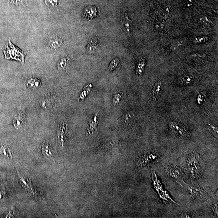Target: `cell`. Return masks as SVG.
Returning a JSON list of instances; mask_svg holds the SVG:
<instances>
[{
  "instance_id": "obj_1",
  "label": "cell",
  "mask_w": 218,
  "mask_h": 218,
  "mask_svg": "<svg viewBox=\"0 0 218 218\" xmlns=\"http://www.w3.org/2000/svg\"><path fill=\"white\" fill-rule=\"evenodd\" d=\"M201 159L197 154L192 153L189 154L186 161L187 170L191 177L197 179L201 174Z\"/></svg>"
},
{
  "instance_id": "obj_2",
  "label": "cell",
  "mask_w": 218,
  "mask_h": 218,
  "mask_svg": "<svg viewBox=\"0 0 218 218\" xmlns=\"http://www.w3.org/2000/svg\"><path fill=\"white\" fill-rule=\"evenodd\" d=\"M166 171L168 175L175 182L182 187L186 185V184L183 182L184 175L180 168L176 166H169L167 168Z\"/></svg>"
},
{
  "instance_id": "obj_3",
  "label": "cell",
  "mask_w": 218,
  "mask_h": 218,
  "mask_svg": "<svg viewBox=\"0 0 218 218\" xmlns=\"http://www.w3.org/2000/svg\"><path fill=\"white\" fill-rule=\"evenodd\" d=\"M169 127L172 131L177 136L180 137H187L189 136V132L186 128L178 122H171Z\"/></svg>"
},
{
  "instance_id": "obj_4",
  "label": "cell",
  "mask_w": 218,
  "mask_h": 218,
  "mask_svg": "<svg viewBox=\"0 0 218 218\" xmlns=\"http://www.w3.org/2000/svg\"><path fill=\"white\" fill-rule=\"evenodd\" d=\"M5 54H9L8 57L14 59H18L21 62H23L24 54L21 52H20L17 49L10 44V46H7V49L4 50Z\"/></svg>"
},
{
  "instance_id": "obj_5",
  "label": "cell",
  "mask_w": 218,
  "mask_h": 218,
  "mask_svg": "<svg viewBox=\"0 0 218 218\" xmlns=\"http://www.w3.org/2000/svg\"><path fill=\"white\" fill-rule=\"evenodd\" d=\"M163 90V86L162 82L160 81L157 82L154 84L152 93L153 100L155 102H158L162 94Z\"/></svg>"
},
{
  "instance_id": "obj_6",
  "label": "cell",
  "mask_w": 218,
  "mask_h": 218,
  "mask_svg": "<svg viewBox=\"0 0 218 218\" xmlns=\"http://www.w3.org/2000/svg\"><path fill=\"white\" fill-rule=\"evenodd\" d=\"M42 152L44 156L46 159L53 160L54 158V152L50 145L48 143H45L43 144Z\"/></svg>"
},
{
  "instance_id": "obj_7",
  "label": "cell",
  "mask_w": 218,
  "mask_h": 218,
  "mask_svg": "<svg viewBox=\"0 0 218 218\" xmlns=\"http://www.w3.org/2000/svg\"><path fill=\"white\" fill-rule=\"evenodd\" d=\"M49 43L52 48L53 49H57L62 45L63 40L59 37L53 36L50 39Z\"/></svg>"
},
{
  "instance_id": "obj_8",
  "label": "cell",
  "mask_w": 218,
  "mask_h": 218,
  "mask_svg": "<svg viewBox=\"0 0 218 218\" xmlns=\"http://www.w3.org/2000/svg\"><path fill=\"white\" fill-rule=\"evenodd\" d=\"M24 116L21 114H19L15 116L14 120V127L17 129H19L22 128L24 125Z\"/></svg>"
},
{
  "instance_id": "obj_9",
  "label": "cell",
  "mask_w": 218,
  "mask_h": 218,
  "mask_svg": "<svg viewBox=\"0 0 218 218\" xmlns=\"http://www.w3.org/2000/svg\"><path fill=\"white\" fill-rule=\"evenodd\" d=\"M122 27L124 28L125 30L127 33H129L131 30L132 29V26H133V22L131 20L128 18L127 16H126L122 22Z\"/></svg>"
},
{
  "instance_id": "obj_10",
  "label": "cell",
  "mask_w": 218,
  "mask_h": 218,
  "mask_svg": "<svg viewBox=\"0 0 218 218\" xmlns=\"http://www.w3.org/2000/svg\"><path fill=\"white\" fill-rule=\"evenodd\" d=\"M92 88V85L91 84H88L84 87L80 95L79 98L80 102H81L84 100L87 95L90 92Z\"/></svg>"
},
{
  "instance_id": "obj_11",
  "label": "cell",
  "mask_w": 218,
  "mask_h": 218,
  "mask_svg": "<svg viewBox=\"0 0 218 218\" xmlns=\"http://www.w3.org/2000/svg\"><path fill=\"white\" fill-rule=\"evenodd\" d=\"M27 86L31 89L37 88L40 85V81L35 78H32L27 81Z\"/></svg>"
},
{
  "instance_id": "obj_12",
  "label": "cell",
  "mask_w": 218,
  "mask_h": 218,
  "mask_svg": "<svg viewBox=\"0 0 218 218\" xmlns=\"http://www.w3.org/2000/svg\"><path fill=\"white\" fill-rule=\"evenodd\" d=\"M158 155L155 153H151L144 156V162L143 163L145 164H149L158 158Z\"/></svg>"
},
{
  "instance_id": "obj_13",
  "label": "cell",
  "mask_w": 218,
  "mask_h": 218,
  "mask_svg": "<svg viewBox=\"0 0 218 218\" xmlns=\"http://www.w3.org/2000/svg\"><path fill=\"white\" fill-rule=\"evenodd\" d=\"M97 125V114H96L94 116V118L90 122V125L89 129H88V132L89 134H92L93 133L94 131L96 129V126Z\"/></svg>"
},
{
  "instance_id": "obj_14",
  "label": "cell",
  "mask_w": 218,
  "mask_h": 218,
  "mask_svg": "<svg viewBox=\"0 0 218 218\" xmlns=\"http://www.w3.org/2000/svg\"><path fill=\"white\" fill-rule=\"evenodd\" d=\"M96 9L95 8H90L86 9L85 15L87 17L90 18L94 17L96 16Z\"/></svg>"
},
{
  "instance_id": "obj_15",
  "label": "cell",
  "mask_w": 218,
  "mask_h": 218,
  "mask_svg": "<svg viewBox=\"0 0 218 218\" xmlns=\"http://www.w3.org/2000/svg\"><path fill=\"white\" fill-rule=\"evenodd\" d=\"M0 153L2 156L8 158H12V154L10 150L6 146H3L0 150Z\"/></svg>"
},
{
  "instance_id": "obj_16",
  "label": "cell",
  "mask_w": 218,
  "mask_h": 218,
  "mask_svg": "<svg viewBox=\"0 0 218 218\" xmlns=\"http://www.w3.org/2000/svg\"><path fill=\"white\" fill-rule=\"evenodd\" d=\"M122 98V93L119 92L116 93L114 95V98H113V103H114V105H115L119 103Z\"/></svg>"
},
{
  "instance_id": "obj_17",
  "label": "cell",
  "mask_w": 218,
  "mask_h": 218,
  "mask_svg": "<svg viewBox=\"0 0 218 218\" xmlns=\"http://www.w3.org/2000/svg\"><path fill=\"white\" fill-rule=\"evenodd\" d=\"M46 5L50 7L55 8L58 4V0H45Z\"/></svg>"
},
{
  "instance_id": "obj_18",
  "label": "cell",
  "mask_w": 218,
  "mask_h": 218,
  "mask_svg": "<svg viewBox=\"0 0 218 218\" xmlns=\"http://www.w3.org/2000/svg\"><path fill=\"white\" fill-rule=\"evenodd\" d=\"M118 63L119 61L118 59H114V60H113L109 65V70H114L117 66Z\"/></svg>"
},
{
  "instance_id": "obj_19",
  "label": "cell",
  "mask_w": 218,
  "mask_h": 218,
  "mask_svg": "<svg viewBox=\"0 0 218 218\" xmlns=\"http://www.w3.org/2000/svg\"><path fill=\"white\" fill-rule=\"evenodd\" d=\"M183 44H184V42L183 40H176L172 43V47L174 49L177 48L179 46H182V45H183Z\"/></svg>"
},
{
  "instance_id": "obj_20",
  "label": "cell",
  "mask_w": 218,
  "mask_h": 218,
  "mask_svg": "<svg viewBox=\"0 0 218 218\" xmlns=\"http://www.w3.org/2000/svg\"><path fill=\"white\" fill-rule=\"evenodd\" d=\"M209 129L211 133H213V135L215 136L216 137H217L218 135V128L216 127H214V126L212 125L209 126Z\"/></svg>"
},
{
  "instance_id": "obj_21",
  "label": "cell",
  "mask_w": 218,
  "mask_h": 218,
  "mask_svg": "<svg viewBox=\"0 0 218 218\" xmlns=\"http://www.w3.org/2000/svg\"><path fill=\"white\" fill-rule=\"evenodd\" d=\"M67 60L66 59H62L58 64V68H60V69L64 68L67 65Z\"/></svg>"
},
{
  "instance_id": "obj_22",
  "label": "cell",
  "mask_w": 218,
  "mask_h": 218,
  "mask_svg": "<svg viewBox=\"0 0 218 218\" xmlns=\"http://www.w3.org/2000/svg\"><path fill=\"white\" fill-rule=\"evenodd\" d=\"M11 2L14 3V4L16 5H19L21 3V0H11Z\"/></svg>"
},
{
  "instance_id": "obj_23",
  "label": "cell",
  "mask_w": 218,
  "mask_h": 218,
  "mask_svg": "<svg viewBox=\"0 0 218 218\" xmlns=\"http://www.w3.org/2000/svg\"><path fill=\"white\" fill-rule=\"evenodd\" d=\"M187 2H188V5H190L192 3L193 1L192 0H187Z\"/></svg>"
}]
</instances>
